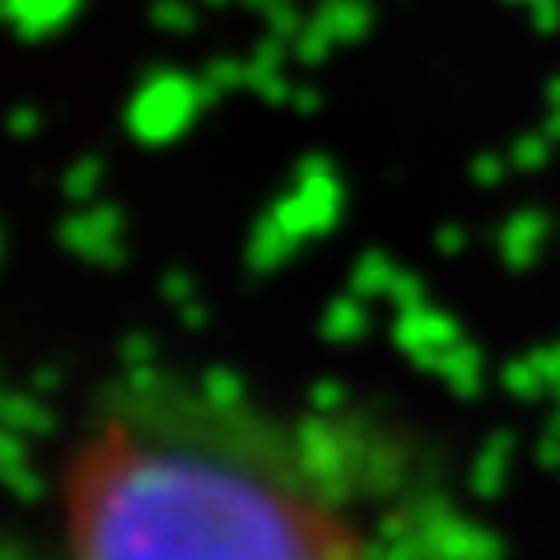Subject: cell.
I'll list each match as a JSON object with an SVG mask.
<instances>
[{"label":"cell","instance_id":"obj_1","mask_svg":"<svg viewBox=\"0 0 560 560\" xmlns=\"http://www.w3.org/2000/svg\"><path fill=\"white\" fill-rule=\"evenodd\" d=\"M70 560H364L304 453L248 411L145 393L103 416L66 477Z\"/></svg>","mask_w":560,"mask_h":560}]
</instances>
